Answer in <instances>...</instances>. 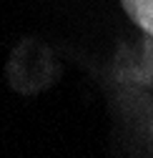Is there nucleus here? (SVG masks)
<instances>
[{
	"mask_svg": "<svg viewBox=\"0 0 153 158\" xmlns=\"http://www.w3.org/2000/svg\"><path fill=\"white\" fill-rule=\"evenodd\" d=\"M121 5L138 28L153 33V0H121Z\"/></svg>",
	"mask_w": 153,
	"mask_h": 158,
	"instance_id": "f257e3e1",
	"label": "nucleus"
}]
</instances>
